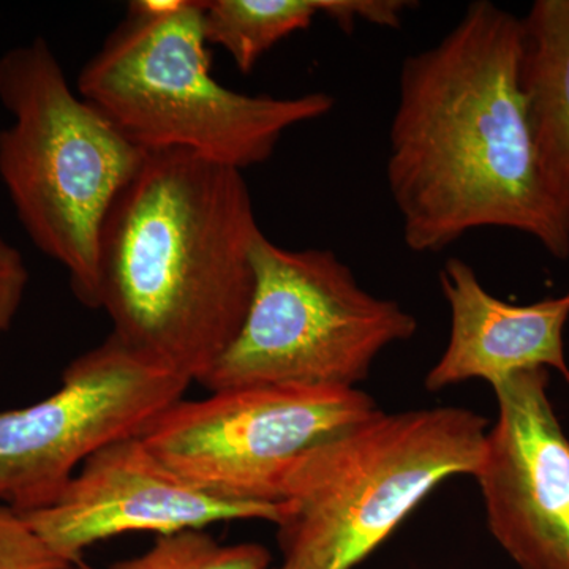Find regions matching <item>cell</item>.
I'll list each match as a JSON object with an SVG mask.
<instances>
[{"mask_svg":"<svg viewBox=\"0 0 569 569\" xmlns=\"http://www.w3.org/2000/svg\"><path fill=\"white\" fill-rule=\"evenodd\" d=\"M279 569H288V568H284V567H280Z\"/></svg>","mask_w":569,"mask_h":569,"instance_id":"17","label":"cell"},{"mask_svg":"<svg viewBox=\"0 0 569 569\" xmlns=\"http://www.w3.org/2000/svg\"><path fill=\"white\" fill-rule=\"evenodd\" d=\"M21 515L77 568L86 549L130 531L160 537L250 519L277 526L282 503L212 496L176 475L134 436L93 452L50 507Z\"/></svg>","mask_w":569,"mask_h":569,"instance_id":"10","label":"cell"},{"mask_svg":"<svg viewBox=\"0 0 569 569\" xmlns=\"http://www.w3.org/2000/svg\"><path fill=\"white\" fill-rule=\"evenodd\" d=\"M271 552L257 542L220 545L203 530L160 535L141 556L110 569H268Z\"/></svg>","mask_w":569,"mask_h":569,"instance_id":"14","label":"cell"},{"mask_svg":"<svg viewBox=\"0 0 569 569\" xmlns=\"http://www.w3.org/2000/svg\"><path fill=\"white\" fill-rule=\"evenodd\" d=\"M486 436L466 408L380 411L310 449L280 490L282 567H358L441 481L477 475Z\"/></svg>","mask_w":569,"mask_h":569,"instance_id":"5","label":"cell"},{"mask_svg":"<svg viewBox=\"0 0 569 569\" xmlns=\"http://www.w3.org/2000/svg\"><path fill=\"white\" fill-rule=\"evenodd\" d=\"M438 279L451 331L447 350L426 376L429 391L468 380H486L493 387L519 370L538 367H550L569 381L563 343L569 291L530 306L508 305L490 295L460 258H448Z\"/></svg>","mask_w":569,"mask_h":569,"instance_id":"11","label":"cell"},{"mask_svg":"<svg viewBox=\"0 0 569 569\" xmlns=\"http://www.w3.org/2000/svg\"><path fill=\"white\" fill-rule=\"evenodd\" d=\"M0 181L29 239L100 309L97 247L104 217L144 151L71 88L50 44L33 39L0 58Z\"/></svg>","mask_w":569,"mask_h":569,"instance_id":"4","label":"cell"},{"mask_svg":"<svg viewBox=\"0 0 569 569\" xmlns=\"http://www.w3.org/2000/svg\"><path fill=\"white\" fill-rule=\"evenodd\" d=\"M263 234L242 171L176 149L146 152L97 247L112 335L201 383L244 323Z\"/></svg>","mask_w":569,"mask_h":569,"instance_id":"2","label":"cell"},{"mask_svg":"<svg viewBox=\"0 0 569 569\" xmlns=\"http://www.w3.org/2000/svg\"><path fill=\"white\" fill-rule=\"evenodd\" d=\"M190 385L111 332L66 367L54 395L0 411V505L18 512L50 507L86 459L141 436Z\"/></svg>","mask_w":569,"mask_h":569,"instance_id":"8","label":"cell"},{"mask_svg":"<svg viewBox=\"0 0 569 569\" xmlns=\"http://www.w3.org/2000/svg\"><path fill=\"white\" fill-rule=\"evenodd\" d=\"M520 26L531 127L550 181L569 203V0H537Z\"/></svg>","mask_w":569,"mask_h":569,"instance_id":"13","label":"cell"},{"mask_svg":"<svg viewBox=\"0 0 569 569\" xmlns=\"http://www.w3.org/2000/svg\"><path fill=\"white\" fill-rule=\"evenodd\" d=\"M380 411L358 388L224 389L178 400L140 437L164 466L212 496L279 503L302 456Z\"/></svg>","mask_w":569,"mask_h":569,"instance_id":"7","label":"cell"},{"mask_svg":"<svg viewBox=\"0 0 569 569\" xmlns=\"http://www.w3.org/2000/svg\"><path fill=\"white\" fill-rule=\"evenodd\" d=\"M545 367L493 385L498 419L477 475L490 533L522 569H569V441Z\"/></svg>","mask_w":569,"mask_h":569,"instance_id":"9","label":"cell"},{"mask_svg":"<svg viewBox=\"0 0 569 569\" xmlns=\"http://www.w3.org/2000/svg\"><path fill=\"white\" fill-rule=\"evenodd\" d=\"M254 288L233 343L201 380L208 391L353 389L378 356L417 332V318L378 298L329 249H288L263 234Z\"/></svg>","mask_w":569,"mask_h":569,"instance_id":"6","label":"cell"},{"mask_svg":"<svg viewBox=\"0 0 569 569\" xmlns=\"http://www.w3.org/2000/svg\"><path fill=\"white\" fill-rule=\"evenodd\" d=\"M28 283L24 258L0 236V337L9 331L20 312Z\"/></svg>","mask_w":569,"mask_h":569,"instance_id":"16","label":"cell"},{"mask_svg":"<svg viewBox=\"0 0 569 569\" xmlns=\"http://www.w3.org/2000/svg\"><path fill=\"white\" fill-rule=\"evenodd\" d=\"M408 0H209L203 7V31L208 44L223 48L236 69L250 73L258 61L280 41L306 31L317 17L351 33L359 22L399 29Z\"/></svg>","mask_w":569,"mask_h":569,"instance_id":"12","label":"cell"},{"mask_svg":"<svg viewBox=\"0 0 569 569\" xmlns=\"http://www.w3.org/2000/svg\"><path fill=\"white\" fill-rule=\"evenodd\" d=\"M200 0L129 13L82 67L77 91L141 151H187L236 170L268 162L284 132L335 110V97L233 91L213 78Z\"/></svg>","mask_w":569,"mask_h":569,"instance_id":"3","label":"cell"},{"mask_svg":"<svg viewBox=\"0 0 569 569\" xmlns=\"http://www.w3.org/2000/svg\"><path fill=\"white\" fill-rule=\"evenodd\" d=\"M17 509L0 505V569H73Z\"/></svg>","mask_w":569,"mask_h":569,"instance_id":"15","label":"cell"},{"mask_svg":"<svg viewBox=\"0 0 569 569\" xmlns=\"http://www.w3.org/2000/svg\"><path fill=\"white\" fill-rule=\"evenodd\" d=\"M520 52V18L477 0L443 39L403 59L387 181L411 252L503 228L568 260L569 203L539 153Z\"/></svg>","mask_w":569,"mask_h":569,"instance_id":"1","label":"cell"}]
</instances>
